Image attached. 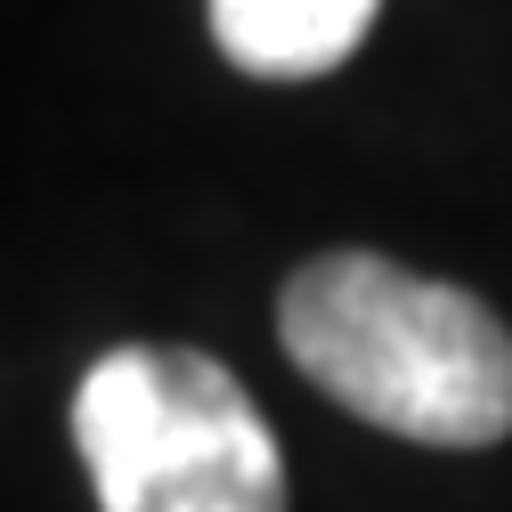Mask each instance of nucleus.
Here are the masks:
<instances>
[{"label": "nucleus", "instance_id": "f257e3e1", "mask_svg": "<svg viewBox=\"0 0 512 512\" xmlns=\"http://www.w3.org/2000/svg\"><path fill=\"white\" fill-rule=\"evenodd\" d=\"M285 358L374 431L496 447L512 431V326L464 285L382 252H317L277 293Z\"/></svg>", "mask_w": 512, "mask_h": 512}, {"label": "nucleus", "instance_id": "f03ea898", "mask_svg": "<svg viewBox=\"0 0 512 512\" xmlns=\"http://www.w3.org/2000/svg\"><path fill=\"white\" fill-rule=\"evenodd\" d=\"M98 512H285V447L252 391L187 342H122L74 391Z\"/></svg>", "mask_w": 512, "mask_h": 512}, {"label": "nucleus", "instance_id": "7ed1b4c3", "mask_svg": "<svg viewBox=\"0 0 512 512\" xmlns=\"http://www.w3.org/2000/svg\"><path fill=\"white\" fill-rule=\"evenodd\" d=\"M382 0H212V41L252 82H317L366 41Z\"/></svg>", "mask_w": 512, "mask_h": 512}]
</instances>
